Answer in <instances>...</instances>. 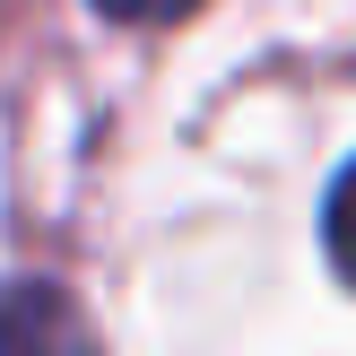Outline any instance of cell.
<instances>
[{"instance_id":"7a4b0ae2","label":"cell","mask_w":356,"mask_h":356,"mask_svg":"<svg viewBox=\"0 0 356 356\" xmlns=\"http://www.w3.org/2000/svg\"><path fill=\"white\" fill-rule=\"evenodd\" d=\"M322 235H330V261H339V278L356 287V165L330 183V209H322Z\"/></svg>"},{"instance_id":"6da1fadb","label":"cell","mask_w":356,"mask_h":356,"mask_svg":"<svg viewBox=\"0 0 356 356\" xmlns=\"http://www.w3.org/2000/svg\"><path fill=\"white\" fill-rule=\"evenodd\" d=\"M0 356H96L79 296L52 287V278H17V287H0Z\"/></svg>"},{"instance_id":"3957f363","label":"cell","mask_w":356,"mask_h":356,"mask_svg":"<svg viewBox=\"0 0 356 356\" xmlns=\"http://www.w3.org/2000/svg\"><path fill=\"white\" fill-rule=\"evenodd\" d=\"M104 17H122V26H165V17H183L191 0H96Z\"/></svg>"}]
</instances>
